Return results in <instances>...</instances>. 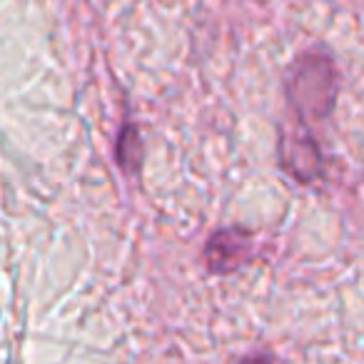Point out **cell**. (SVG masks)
<instances>
[{
	"label": "cell",
	"instance_id": "cell-1",
	"mask_svg": "<svg viewBox=\"0 0 364 364\" xmlns=\"http://www.w3.org/2000/svg\"><path fill=\"white\" fill-rule=\"evenodd\" d=\"M339 90L334 60L324 53H302L287 65L284 95L302 125H312L332 115Z\"/></svg>",
	"mask_w": 364,
	"mask_h": 364
},
{
	"label": "cell",
	"instance_id": "cell-2",
	"mask_svg": "<svg viewBox=\"0 0 364 364\" xmlns=\"http://www.w3.org/2000/svg\"><path fill=\"white\" fill-rule=\"evenodd\" d=\"M279 160H282L284 170L297 182H304V185L322 175V152H319L317 140L304 130L282 135Z\"/></svg>",
	"mask_w": 364,
	"mask_h": 364
},
{
	"label": "cell",
	"instance_id": "cell-3",
	"mask_svg": "<svg viewBox=\"0 0 364 364\" xmlns=\"http://www.w3.org/2000/svg\"><path fill=\"white\" fill-rule=\"evenodd\" d=\"M252 255V237L245 230H220L205 245V262L215 274H228L247 264Z\"/></svg>",
	"mask_w": 364,
	"mask_h": 364
},
{
	"label": "cell",
	"instance_id": "cell-4",
	"mask_svg": "<svg viewBox=\"0 0 364 364\" xmlns=\"http://www.w3.org/2000/svg\"><path fill=\"white\" fill-rule=\"evenodd\" d=\"M115 157L117 165L125 175H137L142 170V160H145V145H142L140 130L135 122H125L117 135L115 145Z\"/></svg>",
	"mask_w": 364,
	"mask_h": 364
}]
</instances>
